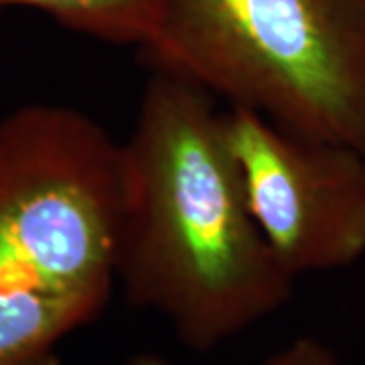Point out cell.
I'll return each instance as SVG.
<instances>
[{"label": "cell", "mask_w": 365, "mask_h": 365, "mask_svg": "<svg viewBox=\"0 0 365 365\" xmlns=\"http://www.w3.org/2000/svg\"><path fill=\"white\" fill-rule=\"evenodd\" d=\"M116 276L132 304L207 351L278 311L294 278L256 222L213 93L155 67L122 143Z\"/></svg>", "instance_id": "cell-1"}, {"label": "cell", "mask_w": 365, "mask_h": 365, "mask_svg": "<svg viewBox=\"0 0 365 365\" xmlns=\"http://www.w3.org/2000/svg\"><path fill=\"white\" fill-rule=\"evenodd\" d=\"M155 67L365 153V0H167Z\"/></svg>", "instance_id": "cell-2"}, {"label": "cell", "mask_w": 365, "mask_h": 365, "mask_svg": "<svg viewBox=\"0 0 365 365\" xmlns=\"http://www.w3.org/2000/svg\"><path fill=\"white\" fill-rule=\"evenodd\" d=\"M124 215L122 143L78 108L0 118V292L108 299Z\"/></svg>", "instance_id": "cell-3"}, {"label": "cell", "mask_w": 365, "mask_h": 365, "mask_svg": "<svg viewBox=\"0 0 365 365\" xmlns=\"http://www.w3.org/2000/svg\"><path fill=\"white\" fill-rule=\"evenodd\" d=\"M225 130L250 207L294 280L365 256V153L307 138L232 106Z\"/></svg>", "instance_id": "cell-4"}, {"label": "cell", "mask_w": 365, "mask_h": 365, "mask_svg": "<svg viewBox=\"0 0 365 365\" xmlns=\"http://www.w3.org/2000/svg\"><path fill=\"white\" fill-rule=\"evenodd\" d=\"M93 297L0 292V365H57V345L102 311Z\"/></svg>", "instance_id": "cell-5"}, {"label": "cell", "mask_w": 365, "mask_h": 365, "mask_svg": "<svg viewBox=\"0 0 365 365\" xmlns=\"http://www.w3.org/2000/svg\"><path fill=\"white\" fill-rule=\"evenodd\" d=\"M165 4L167 0H0V13L14 6L37 9L93 39L146 49L157 37Z\"/></svg>", "instance_id": "cell-6"}, {"label": "cell", "mask_w": 365, "mask_h": 365, "mask_svg": "<svg viewBox=\"0 0 365 365\" xmlns=\"http://www.w3.org/2000/svg\"><path fill=\"white\" fill-rule=\"evenodd\" d=\"M264 365H339V361L321 341L300 337L274 353Z\"/></svg>", "instance_id": "cell-7"}, {"label": "cell", "mask_w": 365, "mask_h": 365, "mask_svg": "<svg viewBox=\"0 0 365 365\" xmlns=\"http://www.w3.org/2000/svg\"><path fill=\"white\" fill-rule=\"evenodd\" d=\"M124 365H170L165 357H158L153 353H140V355H134L130 361H126Z\"/></svg>", "instance_id": "cell-8"}]
</instances>
